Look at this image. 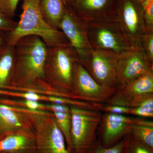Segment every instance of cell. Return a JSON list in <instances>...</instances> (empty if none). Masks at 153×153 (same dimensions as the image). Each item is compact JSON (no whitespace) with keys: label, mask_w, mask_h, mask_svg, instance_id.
Listing matches in <instances>:
<instances>
[{"label":"cell","mask_w":153,"mask_h":153,"mask_svg":"<svg viewBox=\"0 0 153 153\" xmlns=\"http://www.w3.org/2000/svg\"><path fill=\"white\" fill-rule=\"evenodd\" d=\"M63 1H64L66 7L69 8L71 5V3L73 1V0H63Z\"/></svg>","instance_id":"4dcf8cb0"},{"label":"cell","mask_w":153,"mask_h":153,"mask_svg":"<svg viewBox=\"0 0 153 153\" xmlns=\"http://www.w3.org/2000/svg\"><path fill=\"white\" fill-rule=\"evenodd\" d=\"M4 137V136H0V140L3 137Z\"/></svg>","instance_id":"d6a6232c"},{"label":"cell","mask_w":153,"mask_h":153,"mask_svg":"<svg viewBox=\"0 0 153 153\" xmlns=\"http://www.w3.org/2000/svg\"><path fill=\"white\" fill-rule=\"evenodd\" d=\"M134 1H136L137 2L142 4V3L145 1H147V0H134Z\"/></svg>","instance_id":"1f68e13d"},{"label":"cell","mask_w":153,"mask_h":153,"mask_svg":"<svg viewBox=\"0 0 153 153\" xmlns=\"http://www.w3.org/2000/svg\"><path fill=\"white\" fill-rule=\"evenodd\" d=\"M76 62L77 56L69 44L48 47L44 68L45 80L52 90L66 98L74 99L72 70Z\"/></svg>","instance_id":"3957f363"},{"label":"cell","mask_w":153,"mask_h":153,"mask_svg":"<svg viewBox=\"0 0 153 153\" xmlns=\"http://www.w3.org/2000/svg\"><path fill=\"white\" fill-rule=\"evenodd\" d=\"M18 22L0 10V32L10 33L15 30Z\"/></svg>","instance_id":"83f0119b"},{"label":"cell","mask_w":153,"mask_h":153,"mask_svg":"<svg viewBox=\"0 0 153 153\" xmlns=\"http://www.w3.org/2000/svg\"><path fill=\"white\" fill-rule=\"evenodd\" d=\"M29 112L33 121L36 153H71L52 112L31 110Z\"/></svg>","instance_id":"5b68a950"},{"label":"cell","mask_w":153,"mask_h":153,"mask_svg":"<svg viewBox=\"0 0 153 153\" xmlns=\"http://www.w3.org/2000/svg\"><path fill=\"white\" fill-rule=\"evenodd\" d=\"M8 33L5 32H0V48L6 43Z\"/></svg>","instance_id":"f546056e"},{"label":"cell","mask_w":153,"mask_h":153,"mask_svg":"<svg viewBox=\"0 0 153 153\" xmlns=\"http://www.w3.org/2000/svg\"><path fill=\"white\" fill-rule=\"evenodd\" d=\"M41 14L52 28L60 30V22L66 7L63 0H40Z\"/></svg>","instance_id":"d6986e66"},{"label":"cell","mask_w":153,"mask_h":153,"mask_svg":"<svg viewBox=\"0 0 153 153\" xmlns=\"http://www.w3.org/2000/svg\"><path fill=\"white\" fill-rule=\"evenodd\" d=\"M129 108V115L146 119L153 117V94L145 97L134 107Z\"/></svg>","instance_id":"7402d4cb"},{"label":"cell","mask_w":153,"mask_h":153,"mask_svg":"<svg viewBox=\"0 0 153 153\" xmlns=\"http://www.w3.org/2000/svg\"><path fill=\"white\" fill-rule=\"evenodd\" d=\"M27 130H33L29 109L0 104V136Z\"/></svg>","instance_id":"5bb4252c"},{"label":"cell","mask_w":153,"mask_h":153,"mask_svg":"<svg viewBox=\"0 0 153 153\" xmlns=\"http://www.w3.org/2000/svg\"><path fill=\"white\" fill-rule=\"evenodd\" d=\"M0 96L7 98L34 100L41 102L60 104L62 97L40 94L33 91L0 89Z\"/></svg>","instance_id":"ffe728a7"},{"label":"cell","mask_w":153,"mask_h":153,"mask_svg":"<svg viewBox=\"0 0 153 153\" xmlns=\"http://www.w3.org/2000/svg\"><path fill=\"white\" fill-rule=\"evenodd\" d=\"M131 134L137 141L153 151V126H132Z\"/></svg>","instance_id":"44dd1931"},{"label":"cell","mask_w":153,"mask_h":153,"mask_svg":"<svg viewBox=\"0 0 153 153\" xmlns=\"http://www.w3.org/2000/svg\"><path fill=\"white\" fill-rule=\"evenodd\" d=\"M73 1H74V0H73Z\"/></svg>","instance_id":"836d02e7"},{"label":"cell","mask_w":153,"mask_h":153,"mask_svg":"<svg viewBox=\"0 0 153 153\" xmlns=\"http://www.w3.org/2000/svg\"><path fill=\"white\" fill-rule=\"evenodd\" d=\"M113 16L133 49H141L142 39L147 32L141 4L120 0Z\"/></svg>","instance_id":"52a82bcc"},{"label":"cell","mask_w":153,"mask_h":153,"mask_svg":"<svg viewBox=\"0 0 153 153\" xmlns=\"http://www.w3.org/2000/svg\"><path fill=\"white\" fill-rule=\"evenodd\" d=\"M20 0H0V10L14 19Z\"/></svg>","instance_id":"4316f807"},{"label":"cell","mask_w":153,"mask_h":153,"mask_svg":"<svg viewBox=\"0 0 153 153\" xmlns=\"http://www.w3.org/2000/svg\"><path fill=\"white\" fill-rule=\"evenodd\" d=\"M40 0H23L22 13L15 30L8 33L6 42L15 46L25 36H38L48 47L69 44L60 30L51 27L44 20L40 8Z\"/></svg>","instance_id":"7a4b0ae2"},{"label":"cell","mask_w":153,"mask_h":153,"mask_svg":"<svg viewBox=\"0 0 153 153\" xmlns=\"http://www.w3.org/2000/svg\"><path fill=\"white\" fill-rule=\"evenodd\" d=\"M88 41L92 49L119 55L133 49L113 15L86 22Z\"/></svg>","instance_id":"277c9868"},{"label":"cell","mask_w":153,"mask_h":153,"mask_svg":"<svg viewBox=\"0 0 153 153\" xmlns=\"http://www.w3.org/2000/svg\"><path fill=\"white\" fill-rule=\"evenodd\" d=\"M117 86H122L140 76L153 73V65L148 61L141 49H133L117 55Z\"/></svg>","instance_id":"7c38bea8"},{"label":"cell","mask_w":153,"mask_h":153,"mask_svg":"<svg viewBox=\"0 0 153 153\" xmlns=\"http://www.w3.org/2000/svg\"><path fill=\"white\" fill-rule=\"evenodd\" d=\"M141 5L147 31H153V0H147Z\"/></svg>","instance_id":"484cf974"},{"label":"cell","mask_w":153,"mask_h":153,"mask_svg":"<svg viewBox=\"0 0 153 153\" xmlns=\"http://www.w3.org/2000/svg\"><path fill=\"white\" fill-rule=\"evenodd\" d=\"M15 61L10 85L5 89L30 91L64 97L52 90L45 80L44 68L48 47L38 36H25L15 45Z\"/></svg>","instance_id":"6da1fadb"},{"label":"cell","mask_w":153,"mask_h":153,"mask_svg":"<svg viewBox=\"0 0 153 153\" xmlns=\"http://www.w3.org/2000/svg\"><path fill=\"white\" fill-rule=\"evenodd\" d=\"M124 145L122 153H153V151L137 141L131 133L123 137Z\"/></svg>","instance_id":"603a6c76"},{"label":"cell","mask_w":153,"mask_h":153,"mask_svg":"<svg viewBox=\"0 0 153 153\" xmlns=\"http://www.w3.org/2000/svg\"><path fill=\"white\" fill-rule=\"evenodd\" d=\"M0 153H36L34 131H21L0 140Z\"/></svg>","instance_id":"2e32d148"},{"label":"cell","mask_w":153,"mask_h":153,"mask_svg":"<svg viewBox=\"0 0 153 153\" xmlns=\"http://www.w3.org/2000/svg\"><path fill=\"white\" fill-rule=\"evenodd\" d=\"M117 55L111 52L93 49L81 65L99 84L106 87H117Z\"/></svg>","instance_id":"8fae6325"},{"label":"cell","mask_w":153,"mask_h":153,"mask_svg":"<svg viewBox=\"0 0 153 153\" xmlns=\"http://www.w3.org/2000/svg\"><path fill=\"white\" fill-rule=\"evenodd\" d=\"M153 94V72L144 74L125 85L117 87L106 104L134 107Z\"/></svg>","instance_id":"4fadbf2b"},{"label":"cell","mask_w":153,"mask_h":153,"mask_svg":"<svg viewBox=\"0 0 153 153\" xmlns=\"http://www.w3.org/2000/svg\"><path fill=\"white\" fill-rule=\"evenodd\" d=\"M120 0H74L69 8L85 22L112 16Z\"/></svg>","instance_id":"9a60e30c"},{"label":"cell","mask_w":153,"mask_h":153,"mask_svg":"<svg viewBox=\"0 0 153 153\" xmlns=\"http://www.w3.org/2000/svg\"><path fill=\"white\" fill-rule=\"evenodd\" d=\"M141 48L148 61L153 65V31H147L143 36Z\"/></svg>","instance_id":"d4e9b609"},{"label":"cell","mask_w":153,"mask_h":153,"mask_svg":"<svg viewBox=\"0 0 153 153\" xmlns=\"http://www.w3.org/2000/svg\"><path fill=\"white\" fill-rule=\"evenodd\" d=\"M134 125L153 126V122L148 119L104 112L98 128V139L103 146L111 147L131 133Z\"/></svg>","instance_id":"ba28073f"},{"label":"cell","mask_w":153,"mask_h":153,"mask_svg":"<svg viewBox=\"0 0 153 153\" xmlns=\"http://www.w3.org/2000/svg\"><path fill=\"white\" fill-rule=\"evenodd\" d=\"M60 30L76 53L78 62L83 64L93 49L88 38L86 22L66 7L60 22Z\"/></svg>","instance_id":"30bf717a"},{"label":"cell","mask_w":153,"mask_h":153,"mask_svg":"<svg viewBox=\"0 0 153 153\" xmlns=\"http://www.w3.org/2000/svg\"><path fill=\"white\" fill-rule=\"evenodd\" d=\"M72 87L74 99L101 104L106 103L117 89L99 84L78 62L73 66Z\"/></svg>","instance_id":"9c48e42d"},{"label":"cell","mask_w":153,"mask_h":153,"mask_svg":"<svg viewBox=\"0 0 153 153\" xmlns=\"http://www.w3.org/2000/svg\"><path fill=\"white\" fill-rule=\"evenodd\" d=\"M73 153H85L97 140L102 111L70 107Z\"/></svg>","instance_id":"8992f818"},{"label":"cell","mask_w":153,"mask_h":153,"mask_svg":"<svg viewBox=\"0 0 153 153\" xmlns=\"http://www.w3.org/2000/svg\"><path fill=\"white\" fill-rule=\"evenodd\" d=\"M102 111L115 114L129 115V108L120 105L104 104Z\"/></svg>","instance_id":"f1b7e54d"},{"label":"cell","mask_w":153,"mask_h":153,"mask_svg":"<svg viewBox=\"0 0 153 153\" xmlns=\"http://www.w3.org/2000/svg\"><path fill=\"white\" fill-rule=\"evenodd\" d=\"M15 61V46L6 42L0 48V89H6L10 85Z\"/></svg>","instance_id":"ac0fdd59"},{"label":"cell","mask_w":153,"mask_h":153,"mask_svg":"<svg viewBox=\"0 0 153 153\" xmlns=\"http://www.w3.org/2000/svg\"><path fill=\"white\" fill-rule=\"evenodd\" d=\"M124 145L123 138L117 144L108 148L103 146L100 141L97 139L85 153H122Z\"/></svg>","instance_id":"cb8c5ba5"},{"label":"cell","mask_w":153,"mask_h":153,"mask_svg":"<svg viewBox=\"0 0 153 153\" xmlns=\"http://www.w3.org/2000/svg\"><path fill=\"white\" fill-rule=\"evenodd\" d=\"M48 111L55 116L57 125L64 136L68 151L73 153L71 138V112L70 107L64 105L47 103Z\"/></svg>","instance_id":"e0dca14e"}]
</instances>
